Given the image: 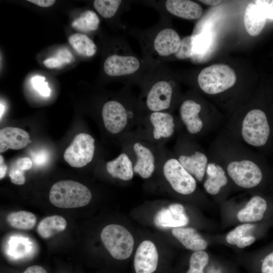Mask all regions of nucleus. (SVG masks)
<instances>
[{
	"instance_id": "nucleus-1",
	"label": "nucleus",
	"mask_w": 273,
	"mask_h": 273,
	"mask_svg": "<svg viewBox=\"0 0 273 273\" xmlns=\"http://www.w3.org/2000/svg\"><path fill=\"white\" fill-rule=\"evenodd\" d=\"M123 151L130 157L134 173L147 179L159 167L167 150L140 138L133 131L121 135Z\"/></svg>"
},
{
	"instance_id": "nucleus-2",
	"label": "nucleus",
	"mask_w": 273,
	"mask_h": 273,
	"mask_svg": "<svg viewBox=\"0 0 273 273\" xmlns=\"http://www.w3.org/2000/svg\"><path fill=\"white\" fill-rule=\"evenodd\" d=\"M175 129L174 118L169 112H153L144 115L132 131L149 143L163 146L173 135Z\"/></svg>"
},
{
	"instance_id": "nucleus-3",
	"label": "nucleus",
	"mask_w": 273,
	"mask_h": 273,
	"mask_svg": "<svg viewBox=\"0 0 273 273\" xmlns=\"http://www.w3.org/2000/svg\"><path fill=\"white\" fill-rule=\"evenodd\" d=\"M144 116L135 113L125 103L117 100L106 102L102 109L103 124L108 132L120 135L130 132Z\"/></svg>"
},
{
	"instance_id": "nucleus-4",
	"label": "nucleus",
	"mask_w": 273,
	"mask_h": 273,
	"mask_svg": "<svg viewBox=\"0 0 273 273\" xmlns=\"http://www.w3.org/2000/svg\"><path fill=\"white\" fill-rule=\"evenodd\" d=\"M92 193L84 185L71 180L59 181L51 187L49 199L59 208H74L84 206L91 201Z\"/></svg>"
},
{
	"instance_id": "nucleus-5",
	"label": "nucleus",
	"mask_w": 273,
	"mask_h": 273,
	"mask_svg": "<svg viewBox=\"0 0 273 273\" xmlns=\"http://www.w3.org/2000/svg\"><path fill=\"white\" fill-rule=\"evenodd\" d=\"M237 75L234 70L225 64H215L201 71L198 83L205 93L215 95L232 87L236 83Z\"/></svg>"
},
{
	"instance_id": "nucleus-6",
	"label": "nucleus",
	"mask_w": 273,
	"mask_h": 273,
	"mask_svg": "<svg viewBox=\"0 0 273 273\" xmlns=\"http://www.w3.org/2000/svg\"><path fill=\"white\" fill-rule=\"evenodd\" d=\"M101 238L105 248L114 258L124 260L131 255L134 239L131 233L124 226L109 224L102 231Z\"/></svg>"
},
{
	"instance_id": "nucleus-7",
	"label": "nucleus",
	"mask_w": 273,
	"mask_h": 273,
	"mask_svg": "<svg viewBox=\"0 0 273 273\" xmlns=\"http://www.w3.org/2000/svg\"><path fill=\"white\" fill-rule=\"evenodd\" d=\"M172 189L182 195H190L196 188V179L180 164L177 158L166 152L159 166Z\"/></svg>"
},
{
	"instance_id": "nucleus-8",
	"label": "nucleus",
	"mask_w": 273,
	"mask_h": 273,
	"mask_svg": "<svg viewBox=\"0 0 273 273\" xmlns=\"http://www.w3.org/2000/svg\"><path fill=\"white\" fill-rule=\"evenodd\" d=\"M241 133L246 143L254 147H261L267 142L270 127L265 113L260 109H252L244 117Z\"/></svg>"
},
{
	"instance_id": "nucleus-9",
	"label": "nucleus",
	"mask_w": 273,
	"mask_h": 273,
	"mask_svg": "<svg viewBox=\"0 0 273 273\" xmlns=\"http://www.w3.org/2000/svg\"><path fill=\"white\" fill-rule=\"evenodd\" d=\"M95 152V140L90 134H76L70 146L65 150L63 157L72 167L81 168L89 163Z\"/></svg>"
},
{
	"instance_id": "nucleus-10",
	"label": "nucleus",
	"mask_w": 273,
	"mask_h": 273,
	"mask_svg": "<svg viewBox=\"0 0 273 273\" xmlns=\"http://www.w3.org/2000/svg\"><path fill=\"white\" fill-rule=\"evenodd\" d=\"M227 172L236 184L244 188L258 186L263 178L260 167L247 159L231 162L227 166Z\"/></svg>"
},
{
	"instance_id": "nucleus-11",
	"label": "nucleus",
	"mask_w": 273,
	"mask_h": 273,
	"mask_svg": "<svg viewBox=\"0 0 273 273\" xmlns=\"http://www.w3.org/2000/svg\"><path fill=\"white\" fill-rule=\"evenodd\" d=\"M173 89L167 81L162 80L154 83L148 90L145 99L146 108L150 112H167L173 99Z\"/></svg>"
},
{
	"instance_id": "nucleus-12",
	"label": "nucleus",
	"mask_w": 273,
	"mask_h": 273,
	"mask_svg": "<svg viewBox=\"0 0 273 273\" xmlns=\"http://www.w3.org/2000/svg\"><path fill=\"white\" fill-rule=\"evenodd\" d=\"M140 65L139 59L133 56L114 54L107 58L103 68L107 75L115 77L133 74Z\"/></svg>"
},
{
	"instance_id": "nucleus-13",
	"label": "nucleus",
	"mask_w": 273,
	"mask_h": 273,
	"mask_svg": "<svg viewBox=\"0 0 273 273\" xmlns=\"http://www.w3.org/2000/svg\"><path fill=\"white\" fill-rule=\"evenodd\" d=\"M189 222L185 208L179 203H173L166 208H162L154 217L155 225L161 229L183 227Z\"/></svg>"
},
{
	"instance_id": "nucleus-14",
	"label": "nucleus",
	"mask_w": 273,
	"mask_h": 273,
	"mask_svg": "<svg viewBox=\"0 0 273 273\" xmlns=\"http://www.w3.org/2000/svg\"><path fill=\"white\" fill-rule=\"evenodd\" d=\"M158 253L151 241L142 242L138 248L134 258L135 273H153L157 269Z\"/></svg>"
},
{
	"instance_id": "nucleus-15",
	"label": "nucleus",
	"mask_w": 273,
	"mask_h": 273,
	"mask_svg": "<svg viewBox=\"0 0 273 273\" xmlns=\"http://www.w3.org/2000/svg\"><path fill=\"white\" fill-rule=\"evenodd\" d=\"M201 108V105L192 99L185 100L180 105V120L191 134H198L203 127V121L199 116Z\"/></svg>"
},
{
	"instance_id": "nucleus-16",
	"label": "nucleus",
	"mask_w": 273,
	"mask_h": 273,
	"mask_svg": "<svg viewBox=\"0 0 273 273\" xmlns=\"http://www.w3.org/2000/svg\"><path fill=\"white\" fill-rule=\"evenodd\" d=\"M192 153L180 152L176 158L183 167L196 179L202 180L208 164L206 155L199 151Z\"/></svg>"
},
{
	"instance_id": "nucleus-17",
	"label": "nucleus",
	"mask_w": 273,
	"mask_h": 273,
	"mask_svg": "<svg viewBox=\"0 0 273 273\" xmlns=\"http://www.w3.org/2000/svg\"><path fill=\"white\" fill-rule=\"evenodd\" d=\"M31 142L28 132L21 128L6 127L0 130L1 153L4 152L9 149H23Z\"/></svg>"
},
{
	"instance_id": "nucleus-18",
	"label": "nucleus",
	"mask_w": 273,
	"mask_h": 273,
	"mask_svg": "<svg viewBox=\"0 0 273 273\" xmlns=\"http://www.w3.org/2000/svg\"><path fill=\"white\" fill-rule=\"evenodd\" d=\"M267 18V14L261 6L255 3H250L247 6L244 16L246 31L252 36L258 35L263 29Z\"/></svg>"
},
{
	"instance_id": "nucleus-19",
	"label": "nucleus",
	"mask_w": 273,
	"mask_h": 273,
	"mask_svg": "<svg viewBox=\"0 0 273 273\" xmlns=\"http://www.w3.org/2000/svg\"><path fill=\"white\" fill-rule=\"evenodd\" d=\"M181 39L176 31L165 28L156 35L153 42L155 51L160 56L165 57L175 54L180 44Z\"/></svg>"
},
{
	"instance_id": "nucleus-20",
	"label": "nucleus",
	"mask_w": 273,
	"mask_h": 273,
	"mask_svg": "<svg viewBox=\"0 0 273 273\" xmlns=\"http://www.w3.org/2000/svg\"><path fill=\"white\" fill-rule=\"evenodd\" d=\"M107 172L113 178L128 181L134 175L133 165L129 156L124 151L106 164Z\"/></svg>"
},
{
	"instance_id": "nucleus-21",
	"label": "nucleus",
	"mask_w": 273,
	"mask_h": 273,
	"mask_svg": "<svg viewBox=\"0 0 273 273\" xmlns=\"http://www.w3.org/2000/svg\"><path fill=\"white\" fill-rule=\"evenodd\" d=\"M167 11L172 15L185 19L199 18L202 8L198 3L189 0H168L165 3Z\"/></svg>"
},
{
	"instance_id": "nucleus-22",
	"label": "nucleus",
	"mask_w": 273,
	"mask_h": 273,
	"mask_svg": "<svg viewBox=\"0 0 273 273\" xmlns=\"http://www.w3.org/2000/svg\"><path fill=\"white\" fill-rule=\"evenodd\" d=\"M268 207V203L264 198L255 196L238 212L237 217L241 222L259 221L264 218Z\"/></svg>"
},
{
	"instance_id": "nucleus-23",
	"label": "nucleus",
	"mask_w": 273,
	"mask_h": 273,
	"mask_svg": "<svg viewBox=\"0 0 273 273\" xmlns=\"http://www.w3.org/2000/svg\"><path fill=\"white\" fill-rule=\"evenodd\" d=\"M171 233L172 235L188 249L195 251L203 250L207 246V241L193 228H173Z\"/></svg>"
},
{
	"instance_id": "nucleus-24",
	"label": "nucleus",
	"mask_w": 273,
	"mask_h": 273,
	"mask_svg": "<svg viewBox=\"0 0 273 273\" xmlns=\"http://www.w3.org/2000/svg\"><path fill=\"white\" fill-rule=\"evenodd\" d=\"M206 172L207 178L203 184L204 189L211 195L218 194L220 189L228 183L225 171L219 165L211 162L208 163Z\"/></svg>"
},
{
	"instance_id": "nucleus-25",
	"label": "nucleus",
	"mask_w": 273,
	"mask_h": 273,
	"mask_svg": "<svg viewBox=\"0 0 273 273\" xmlns=\"http://www.w3.org/2000/svg\"><path fill=\"white\" fill-rule=\"evenodd\" d=\"M66 226L67 222L63 217L52 215L44 218L39 222L37 232L41 238L47 239L63 232Z\"/></svg>"
},
{
	"instance_id": "nucleus-26",
	"label": "nucleus",
	"mask_w": 273,
	"mask_h": 273,
	"mask_svg": "<svg viewBox=\"0 0 273 273\" xmlns=\"http://www.w3.org/2000/svg\"><path fill=\"white\" fill-rule=\"evenodd\" d=\"M69 43L79 55L85 57H92L97 52V46L87 35L76 33L71 34L68 38Z\"/></svg>"
},
{
	"instance_id": "nucleus-27",
	"label": "nucleus",
	"mask_w": 273,
	"mask_h": 273,
	"mask_svg": "<svg viewBox=\"0 0 273 273\" xmlns=\"http://www.w3.org/2000/svg\"><path fill=\"white\" fill-rule=\"evenodd\" d=\"M7 221L14 229L28 230L34 226L36 218L33 213L22 210L10 213L7 217Z\"/></svg>"
},
{
	"instance_id": "nucleus-28",
	"label": "nucleus",
	"mask_w": 273,
	"mask_h": 273,
	"mask_svg": "<svg viewBox=\"0 0 273 273\" xmlns=\"http://www.w3.org/2000/svg\"><path fill=\"white\" fill-rule=\"evenodd\" d=\"M100 24V19L96 13L92 10H86L74 19L72 27L81 32H88L96 30Z\"/></svg>"
},
{
	"instance_id": "nucleus-29",
	"label": "nucleus",
	"mask_w": 273,
	"mask_h": 273,
	"mask_svg": "<svg viewBox=\"0 0 273 273\" xmlns=\"http://www.w3.org/2000/svg\"><path fill=\"white\" fill-rule=\"evenodd\" d=\"M32 166V162L28 157L18 159L11 165L9 171L11 181L15 185H23L25 182L24 171L30 169Z\"/></svg>"
},
{
	"instance_id": "nucleus-30",
	"label": "nucleus",
	"mask_w": 273,
	"mask_h": 273,
	"mask_svg": "<svg viewBox=\"0 0 273 273\" xmlns=\"http://www.w3.org/2000/svg\"><path fill=\"white\" fill-rule=\"evenodd\" d=\"M121 2L120 0H96L94 7L101 16L110 18L116 14Z\"/></svg>"
},
{
	"instance_id": "nucleus-31",
	"label": "nucleus",
	"mask_w": 273,
	"mask_h": 273,
	"mask_svg": "<svg viewBox=\"0 0 273 273\" xmlns=\"http://www.w3.org/2000/svg\"><path fill=\"white\" fill-rule=\"evenodd\" d=\"M209 256L203 251H196L190 259V268L187 273H204L203 269L208 262Z\"/></svg>"
},
{
	"instance_id": "nucleus-32",
	"label": "nucleus",
	"mask_w": 273,
	"mask_h": 273,
	"mask_svg": "<svg viewBox=\"0 0 273 273\" xmlns=\"http://www.w3.org/2000/svg\"><path fill=\"white\" fill-rule=\"evenodd\" d=\"M255 224L245 223L236 227L228 233L226 237L227 242L232 245H236L242 237L249 235L255 228Z\"/></svg>"
},
{
	"instance_id": "nucleus-33",
	"label": "nucleus",
	"mask_w": 273,
	"mask_h": 273,
	"mask_svg": "<svg viewBox=\"0 0 273 273\" xmlns=\"http://www.w3.org/2000/svg\"><path fill=\"white\" fill-rule=\"evenodd\" d=\"M194 36L188 35L181 39L180 44L175 57L179 60L186 59L194 55Z\"/></svg>"
},
{
	"instance_id": "nucleus-34",
	"label": "nucleus",
	"mask_w": 273,
	"mask_h": 273,
	"mask_svg": "<svg viewBox=\"0 0 273 273\" xmlns=\"http://www.w3.org/2000/svg\"><path fill=\"white\" fill-rule=\"evenodd\" d=\"M44 80V77L37 75L32 77L31 81L34 88L40 95L44 97H49L51 94V90Z\"/></svg>"
},
{
	"instance_id": "nucleus-35",
	"label": "nucleus",
	"mask_w": 273,
	"mask_h": 273,
	"mask_svg": "<svg viewBox=\"0 0 273 273\" xmlns=\"http://www.w3.org/2000/svg\"><path fill=\"white\" fill-rule=\"evenodd\" d=\"M209 39L206 38V36L200 35L197 37H194L193 51L195 53H202L209 47Z\"/></svg>"
},
{
	"instance_id": "nucleus-36",
	"label": "nucleus",
	"mask_w": 273,
	"mask_h": 273,
	"mask_svg": "<svg viewBox=\"0 0 273 273\" xmlns=\"http://www.w3.org/2000/svg\"><path fill=\"white\" fill-rule=\"evenodd\" d=\"M261 270V273H273V250L263 259Z\"/></svg>"
},
{
	"instance_id": "nucleus-37",
	"label": "nucleus",
	"mask_w": 273,
	"mask_h": 273,
	"mask_svg": "<svg viewBox=\"0 0 273 273\" xmlns=\"http://www.w3.org/2000/svg\"><path fill=\"white\" fill-rule=\"evenodd\" d=\"M55 57L60 60L64 65L71 63L74 60L72 54L65 49L59 50Z\"/></svg>"
},
{
	"instance_id": "nucleus-38",
	"label": "nucleus",
	"mask_w": 273,
	"mask_h": 273,
	"mask_svg": "<svg viewBox=\"0 0 273 273\" xmlns=\"http://www.w3.org/2000/svg\"><path fill=\"white\" fill-rule=\"evenodd\" d=\"M43 63L46 67L51 69L58 68L64 65L62 62L56 57L45 59Z\"/></svg>"
},
{
	"instance_id": "nucleus-39",
	"label": "nucleus",
	"mask_w": 273,
	"mask_h": 273,
	"mask_svg": "<svg viewBox=\"0 0 273 273\" xmlns=\"http://www.w3.org/2000/svg\"><path fill=\"white\" fill-rule=\"evenodd\" d=\"M48 155L45 151H40L34 154L32 158L34 163L37 165H41L44 164L48 160Z\"/></svg>"
},
{
	"instance_id": "nucleus-40",
	"label": "nucleus",
	"mask_w": 273,
	"mask_h": 273,
	"mask_svg": "<svg viewBox=\"0 0 273 273\" xmlns=\"http://www.w3.org/2000/svg\"><path fill=\"white\" fill-rule=\"evenodd\" d=\"M256 240V238L252 235H247L240 239L236 245L239 248H243L253 243Z\"/></svg>"
},
{
	"instance_id": "nucleus-41",
	"label": "nucleus",
	"mask_w": 273,
	"mask_h": 273,
	"mask_svg": "<svg viewBox=\"0 0 273 273\" xmlns=\"http://www.w3.org/2000/svg\"><path fill=\"white\" fill-rule=\"evenodd\" d=\"M27 1L41 7H51L56 2L54 0H28Z\"/></svg>"
},
{
	"instance_id": "nucleus-42",
	"label": "nucleus",
	"mask_w": 273,
	"mask_h": 273,
	"mask_svg": "<svg viewBox=\"0 0 273 273\" xmlns=\"http://www.w3.org/2000/svg\"><path fill=\"white\" fill-rule=\"evenodd\" d=\"M22 273H47V271L43 267L34 265L28 267Z\"/></svg>"
},
{
	"instance_id": "nucleus-43",
	"label": "nucleus",
	"mask_w": 273,
	"mask_h": 273,
	"mask_svg": "<svg viewBox=\"0 0 273 273\" xmlns=\"http://www.w3.org/2000/svg\"><path fill=\"white\" fill-rule=\"evenodd\" d=\"M7 167L4 163V160L3 156H0V179L3 178L7 172Z\"/></svg>"
},
{
	"instance_id": "nucleus-44",
	"label": "nucleus",
	"mask_w": 273,
	"mask_h": 273,
	"mask_svg": "<svg viewBox=\"0 0 273 273\" xmlns=\"http://www.w3.org/2000/svg\"><path fill=\"white\" fill-rule=\"evenodd\" d=\"M200 2H201L202 3L208 6H215L219 5L220 3H221V1H211V0L210 1L209 0L203 1L202 0V1H200Z\"/></svg>"
},
{
	"instance_id": "nucleus-45",
	"label": "nucleus",
	"mask_w": 273,
	"mask_h": 273,
	"mask_svg": "<svg viewBox=\"0 0 273 273\" xmlns=\"http://www.w3.org/2000/svg\"><path fill=\"white\" fill-rule=\"evenodd\" d=\"M5 106L4 104L2 102V101H1L0 104V117L1 119H2V118L3 117V115L5 112Z\"/></svg>"
}]
</instances>
